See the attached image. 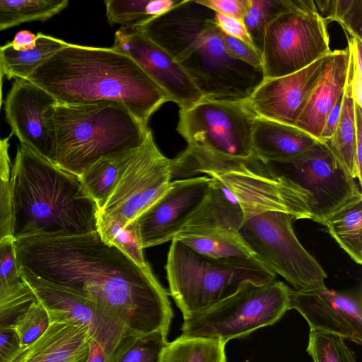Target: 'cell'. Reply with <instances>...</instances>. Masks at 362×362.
Masks as SVG:
<instances>
[{
	"instance_id": "obj_1",
	"label": "cell",
	"mask_w": 362,
	"mask_h": 362,
	"mask_svg": "<svg viewBox=\"0 0 362 362\" xmlns=\"http://www.w3.org/2000/svg\"><path fill=\"white\" fill-rule=\"evenodd\" d=\"M19 270L88 298L117 316L129 334L168 337L173 311L151 268L137 265L98 231L14 240Z\"/></svg>"
},
{
	"instance_id": "obj_2",
	"label": "cell",
	"mask_w": 362,
	"mask_h": 362,
	"mask_svg": "<svg viewBox=\"0 0 362 362\" xmlns=\"http://www.w3.org/2000/svg\"><path fill=\"white\" fill-rule=\"evenodd\" d=\"M214 13L197 0H184L163 14L133 23L184 69L203 98L248 100L264 79L262 70L230 54Z\"/></svg>"
},
{
	"instance_id": "obj_3",
	"label": "cell",
	"mask_w": 362,
	"mask_h": 362,
	"mask_svg": "<svg viewBox=\"0 0 362 362\" xmlns=\"http://www.w3.org/2000/svg\"><path fill=\"white\" fill-rule=\"evenodd\" d=\"M27 80L47 92L57 103L115 101L146 124L153 112L170 101L132 59L112 47L67 43Z\"/></svg>"
},
{
	"instance_id": "obj_4",
	"label": "cell",
	"mask_w": 362,
	"mask_h": 362,
	"mask_svg": "<svg viewBox=\"0 0 362 362\" xmlns=\"http://www.w3.org/2000/svg\"><path fill=\"white\" fill-rule=\"evenodd\" d=\"M199 171V175L209 176L211 182L178 236L239 234L246 220L268 211L310 220L308 194L255 155L218 160Z\"/></svg>"
},
{
	"instance_id": "obj_5",
	"label": "cell",
	"mask_w": 362,
	"mask_h": 362,
	"mask_svg": "<svg viewBox=\"0 0 362 362\" xmlns=\"http://www.w3.org/2000/svg\"><path fill=\"white\" fill-rule=\"evenodd\" d=\"M10 187L15 240L41 235L97 230L98 207L79 177L20 143Z\"/></svg>"
},
{
	"instance_id": "obj_6",
	"label": "cell",
	"mask_w": 362,
	"mask_h": 362,
	"mask_svg": "<svg viewBox=\"0 0 362 362\" xmlns=\"http://www.w3.org/2000/svg\"><path fill=\"white\" fill-rule=\"evenodd\" d=\"M53 125L52 163L78 177L100 159L140 146L150 130L124 105L109 100L56 103Z\"/></svg>"
},
{
	"instance_id": "obj_7",
	"label": "cell",
	"mask_w": 362,
	"mask_h": 362,
	"mask_svg": "<svg viewBox=\"0 0 362 362\" xmlns=\"http://www.w3.org/2000/svg\"><path fill=\"white\" fill-rule=\"evenodd\" d=\"M257 117L247 100L202 98L180 110L177 131L187 146L172 159V179L198 177L202 168L215 161L253 156L252 133Z\"/></svg>"
},
{
	"instance_id": "obj_8",
	"label": "cell",
	"mask_w": 362,
	"mask_h": 362,
	"mask_svg": "<svg viewBox=\"0 0 362 362\" xmlns=\"http://www.w3.org/2000/svg\"><path fill=\"white\" fill-rule=\"evenodd\" d=\"M165 270L170 294L183 320L230 296L245 282L276 279L253 257L213 259L176 238L171 240Z\"/></svg>"
},
{
	"instance_id": "obj_9",
	"label": "cell",
	"mask_w": 362,
	"mask_h": 362,
	"mask_svg": "<svg viewBox=\"0 0 362 362\" xmlns=\"http://www.w3.org/2000/svg\"><path fill=\"white\" fill-rule=\"evenodd\" d=\"M291 288L276 279L247 281L230 296L183 320L182 335L220 340L243 337L277 322L289 310Z\"/></svg>"
},
{
	"instance_id": "obj_10",
	"label": "cell",
	"mask_w": 362,
	"mask_h": 362,
	"mask_svg": "<svg viewBox=\"0 0 362 362\" xmlns=\"http://www.w3.org/2000/svg\"><path fill=\"white\" fill-rule=\"evenodd\" d=\"M327 28L314 0H286V8L265 28L261 52L264 78L294 73L329 54Z\"/></svg>"
},
{
	"instance_id": "obj_11",
	"label": "cell",
	"mask_w": 362,
	"mask_h": 362,
	"mask_svg": "<svg viewBox=\"0 0 362 362\" xmlns=\"http://www.w3.org/2000/svg\"><path fill=\"white\" fill-rule=\"evenodd\" d=\"M293 220L291 214L268 211L246 220L238 233L253 257L294 290L325 287L327 274L298 239Z\"/></svg>"
},
{
	"instance_id": "obj_12",
	"label": "cell",
	"mask_w": 362,
	"mask_h": 362,
	"mask_svg": "<svg viewBox=\"0 0 362 362\" xmlns=\"http://www.w3.org/2000/svg\"><path fill=\"white\" fill-rule=\"evenodd\" d=\"M265 163L308 194L310 220L322 225L332 213L361 192L356 180L344 170L323 142L317 141L293 158Z\"/></svg>"
},
{
	"instance_id": "obj_13",
	"label": "cell",
	"mask_w": 362,
	"mask_h": 362,
	"mask_svg": "<svg viewBox=\"0 0 362 362\" xmlns=\"http://www.w3.org/2000/svg\"><path fill=\"white\" fill-rule=\"evenodd\" d=\"M171 173L172 159L160 151L150 129L134 149L98 216L126 226L165 194Z\"/></svg>"
},
{
	"instance_id": "obj_14",
	"label": "cell",
	"mask_w": 362,
	"mask_h": 362,
	"mask_svg": "<svg viewBox=\"0 0 362 362\" xmlns=\"http://www.w3.org/2000/svg\"><path fill=\"white\" fill-rule=\"evenodd\" d=\"M21 279L30 287L46 309L50 323L66 322L84 328L107 356L120 339L129 334L123 322L93 302L34 274L19 270Z\"/></svg>"
},
{
	"instance_id": "obj_15",
	"label": "cell",
	"mask_w": 362,
	"mask_h": 362,
	"mask_svg": "<svg viewBox=\"0 0 362 362\" xmlns=\"http://www.w3.org/2000/svg\"><path fill=\"white\" fill-rule=\"evenodd\" d=\"M111 47L132 59L180 110L188 109L203 98L184 69L134 23L115 32Z\"/></svg>"
},
{
	"instance_id": "obj_16",
	"label": "cell",
	"mask_w": 362,
	"mask_h": 362,
	"mask_svg": "<svg viewBox=\"0 0 362 362\" xmlns=\"http://www.w3.org/2000/svg\"><path fill=\"white\" fill-rule=\"evenodd\" d=\"M56 102L45 90L27 79L16 78L4 102L6 120L20 143L53 161V110Z\"/></svg>"
},
{
	"instance_id": "obj_17",
	"label": "cell",
	"mask_w": 362,
	"mask_h": 362,
	"mask_svg": "<svg viewBox=\"0 0 362 362\" xmlns=\"http://www.w3.org/2000/svg\"><path fill=\"white\" fill-rule=\"evenodd\" d=\"M297 310L310 329L339 335L362 343L361 289L336 291L327 286L290 290L289 310Z\"/></svg>"
},
{
	"instance_id": "obj_18",
	"label": "cell",
	"mask_w": 362,
	"mask_h": 362,
	"mask_svg": "<svg viewBox=\"0 0 362 362\" xmlns=\"http://www.w3.org/2000/svg\"><path fill=\"white\" fill-rule=\"evenodd\" d=\"M210 182L207 175L171 182L165 194L134 220L144 249L172 240L180 232Z\"/></svg>"
},
{
	"instance_id": "obj_19",
	"label": "cell",
	"mask_w": 362,
	"mask_h": 362,
	"mask_svg": "<svg viewBox=\"0 0 362 362\" xmlns=\"http://www.w3.org/2000/svg\"><path fill=\"white\" fill-rule=\"evenodd\" d=\"M328 54L294 73L264 78L247 100L257 117L295 126L322 75Z\"/></svg>"
},
{
	"instance_id": "obj_20",
	"label": "cell",
	"mask_w": 362,
	"mask_h": 362,
	"mask_svg": "<svg viewBox=\"0 0 362 362\" xmlns=\"http://www.w3.org/2000/svg\"><path fill=\"white\" fill-rule=\"evenodd\" d=\"M351 70L352 59L348 47L332 51L295 127L319 141L325 119L342 96Z\"/></svg>"
},
{
	"instance_id": "obj_21",
	"label": "cell",
	"mask_w": 362,
	"mask_h": 362,
	"mask_svg": "<svg viewBox=\"0 0 362 362\" xmlns=\"http://www.w3.org/2000/svg\"><path fill=\"white\" fill-rule=\"evenodd\" d=\"M90 339L83 327L52 322L40 337L21 347L9 362H87Z\"/></svg>"
},
{
	"instance_id": "obj_22",
	"label": "cell",
	"mask_w": 362,
	"mask_h": 362,
	"mask_svg": "<svg viewBox=\"0 0 362 362\" xmlns=\"http://www.w3.org/2000/svg\"><path fill=\"white\" fill-rule=\"evenodd\" d=\"M317 140L295 126L257 117L252 133L254 155L262 162L286 160L313 146Z\"/></svg>"
},
{
	"instance_id": "obj_23",
	"label": "cell",
	"mask_w": 362,
	"mask_h": 362,
	"mask_svg": "<svg viewBox=\"0 0 362 362\" xmlns=\"http://www.w3.org/2000/svg\"><path fill=\"white\" fill-rule=\"evenodd\" d=\"M339 246L358 264L362 263V193L356 194L322 224Z\"/></svg>"
},
{
	"instance_id": "obj_24",
	"label": "cell",
	"mask_w": 362,
	"mask_h": 362,
	"mask_svg": "<svg viewBox=\"0 0 362 362\" xmlns=\"http://www.w3.org/2000/svg\"><path fill=\"white\" fill-rule=\"evenodd\" d=\"M351 72L344 88L341 111L338 124L332 138L324 143L328 146L344 170L351 177L358 180V185L361 187L362 179L358 175L356 163V130L355 103L350 86Z\"/></svg>"
},
{
	"instance_id": "obj_25",
	"label": "cell",
	"mask_w": 362,
	"mask_h": 362,
	"mask_svg": "<svg viewBox=\"0 0 362 362\" xmlns=\"http://www.w3.org/2000/svg\"><path fill=\"white\" fill-rule=\"evenodd\" d=\"M65 41L38 33L34 48L16 50L11 42L0 47V59L8 79H27L47 59L66 45Z\"/></svg>"
},
{
	"instance_id": "obj_26",
	"label": "cell",
	"mask_w": 362,
	"mask_h": 362,
	"mask_svg": "<svg viewBox=\"0 0 362 362\" xmlns=\"http://www.w3.org/2000/svg\"><path fill=\"white\" fill-rule=\"evenodd\" d=\"M134 148L100 159L78 177L99 210L105 205Z\"/></svg>"
},
{
	"instance_id": "obj_27",
	"label": "cell",
	"mask_w": 362,
	"mask_h": 362,
	"mask_svg": "<svg viewBox=\"0 0 362 362\" xmlns=\"http://www.w3.org/2000/svg\"><path fill=\"white\" fill-rule=\"evenodd\" d=\"M226 344L214 339L181 334L168 341L159 362H226Z\"/></svg>"
},
{
	"instance_id": "obj_28",
	"label": "cell",
	"mask_w": 362,
	"mask_h": 362,
	"mask_svg": "<svg viewBox=\"0 0 362 362\" xmlns=\"http://www.w3.org/2000/svg\"><path fill=\"white\" fill-rule=\"evenodd\" d=\"M68 5L67 0H0V30L24 23L47 21Z\"/></svg>"
},
{
	"instance_id": "obj_29",
	"label": "cell",
	"mask_w": 362,
	"mask_h": 362,
	"mask_svg": "<svg viewBox=\"0 0 362 362\" xmlns=\"http://www.w3.org/2000/svg\"><path fill=\"white\" fill-rule=\"evenodd\" d=\"M168 337L161 332L124 336L105 362H159Z\"/></svg>"
},
{
	"instance_id": "obj_30",
	"label": "cell",
	"mask_w": 362,
	"mask_h": 362,
	"mask_svg": "<svg viewBox=\"0 0 362 362\" xmlns=\"http://www.w3.org/2000/svg\"><path fill=\"white\" fill-rule=\"evenodd\" d=\"M97 231L105 243L117 247L137 265L150 267L134 221L123 227L112 219L98 216Z\"/></svg>"
},
{
	"instance_id": "obj_31",
	"label": "cell",
	"mask_w": 362,
	"mask_h": 362,
	"mask_svg": "<svg viewBox=\"0 0 362 362\" xmlns=\"http://www.w3.org/2000/svg\"><path fill=\"white\" fill-rule=\"evenodd\" d=\"M180 1L107 0L104 4L107 22L111 25H126L163 14Z\"/></svg>"
},
{
	"instance_id": "obj_32",
	"label": "cell",
	"mask_w": 362,
	"mask_h": 362,
	"mask_svg": "<svg viewBox=\"0 0 362 362\" xmlns=\"http://www.w3.org/2000/svg\"><path fill=\"white\" fill-rule=\"evenodd\" d=\"M175 238L198 253L213 259L253 257L251 251L239 234L211 236L182 235Z\"/></svg>"
},
{
	"instance_id": "obj_33",
	"label": "cell",
	"mask_w": 362,
	"mask_h": 362,
	"mask_svg": "<svg viewBox=\"0 0 362 362\" xmlns=\"http://www.w3.org/2000/svg\"><path fill=\"white\" fill-rule=\"evenodd\" d=\"M314 1L318 13L326 23L337 21L351 37L362 40L361 0H316Z\"/></svg>"
},
{
	"instance_id": "obj_34",
	"label": "cell",
	"mask_w": 362,
	"mask_h": 362,
	"mask_svg": "<svg viewBox=\"0 0 362 362\" xmlns=\"http://www.w3.org/2000/svg\"><path fill=\"white\" fill-rule=\"evenodd\" d=\"M306 351L313 362H357L344 339L327 332L310 329Z\"/></svg>"
},
{
	"instance_id": "obj_35",
	"label": "cell",
	"mask_w": 362,
	"mask_h": 362,
	"mask_svg": "<svg viewBox=\"0 0 362 362\" xmlns=\"http://www.w3.org/2000/svg\"><path fill=\"white\" fill-rule=\"evenodd\" d=\"M249 10L243 22L256 49L262 52L265 28L286 6V0H250Z\"/></svg>"
},
{
	"instance_id": "obj_36",
	"label": "cell",
	"mask_w": 362,
	"mask_h": 362,
	"mask_svg": "<svg viewBox=\"0 0 362 362\" xmlns=\"http://www.w3.org/2000/svg\"><path fill=\"white\" fill-rule=\"evenodd\" d=\"M50 325L48 313L37 300L23 310L12 324L21 346H26L40 337Z\"/></svg>"
},
{
	"instance_id": "obj_37",
	"label": "cell",
	"mask_w": 362,
	"mask_h": 362,
	"mask_svg": "<svg viewBox=\"0 0 362 362\" xmlns=\"http://www.w3.org/2000/svg\"><path fill=\"white\" fill-rule=\"evenodd\" d=\"M37 300L33 290L23 280L16 287L1 289L0 325H12L18 315Z\"/></svg>"
},
{
	"instance_id": "obj_38",
	"label": "cell",
	"mask_w": 362,
	"mask_h": 362,
	"mask_svg": "<svg viewBox=\"0 0 362 362\" xmlns=\"http://www.w3.org/2000/svg\"><path fill=\"white\" fill-rule=\"evenodd\" d=\"M23 281L18 269L13 238L0 243V283L7 288L18 286Z\"/></svg>"
},
{
	"instance_id": "obj_39",
	"label": "cell",
	"mask_w": 362,
	"mask_h": 362,
	"mask_svg": "<svg viewBox=\"0 0 362 362\" xmlns=\"http://www.w3.org/2000/svg\"><path fill=\"white\" fill-rule=\"evenodd\" d=\"M221 37L227 50L232 57L255 69L262 70V59L259 52L222 31Z\"/></svg>"
},
{
	"instance_id": "obj_40",
	"label": "cell",
	"mask_w": 362,
	"mask_h": 362,
	"mask_svg": "<svg viewBox=\"0 0 362 362\" xmlns=\"http://www.w3.org/2000/svg\"><path fill=\"white\" fill-rule=\"evenodd\" d=\"M13 238V206L9 180L0 176V243Z\"/></svg>"
},
{
	"instance_id": "obj_41",
	"label": "cell",
	"mask_w": 362,
	"mask_h": 362,
	"mask_svg": "<svg viewBox=\"0 0 362 362\" xmlns=\"http://www.w3.org/2000/svg\"><path fill=\"white\" fill-rule=\"evenodd\" d=\"M214 12L243 21L247 14L250 0H197Z\"/></svg>"
},
{
	"instance_id": "obj_42",
	"label": "cell",
	"mask_w": 362,
	"mask_h": 362,
	"mask_svg": "<svg viewBox=\"0 0 362 362\" xmlns=\"http://www.w3.org/2000/svg\"><path fill=\"white\" fill-rule=\"evenodd\" d=\"M214 21L223 33L236 38L256 49L243 21L215 12Z\"/></svg>"
},
{
	"instance_id": "obj_43",
	"label": "cell",
	"mask_w": 362,
	"mask_h": 362,
	"mask_svg": "<svg viewBox=\"0 0 362 362\" xmlns=\"http://www.w3.org/2000/svg\"><path fill=\"white\" fill-rule=\"evenodd\" d=\"M21 348L18 336L13 327L0 325V362H9Z\"/></svg>"
},
{
	"instance_id": "obj_44",
	"label": "cell",
	"mask_w": 362,
	"mask_h": 362,
	"mask_svg": "<svg viewBox=\"0 0 362 362\" xmlns=\"http://www.w3.org/2000/svg\"><path fill=\"white\" fill-rule=\"evenodd\" d=\"M343 95L344 93L327 115L320 136L319 141L324 143L332 138L340 117Z\"/></svg>"
},
{
	"instance_id": "obj_45",
	"label": "cell",
	"mask_w": 362,
	"mask_h": 362,
	"mask_svg": "<svg viewBox=\"0 0 362 362\" xmlns=\"http://www.w3.org/2000/svg\"><path fill=\"white\" fill-rule=\"evenodd\" d=\"M356 163L359 177L362 179V108L355 104Z\"/></svg>"
},
{
	"instance_id": "obj_46",
	"label": "cell",
	"mask_w": 362,
	"mask_h": 362,
	"mask_svg": "<svg viewBox=\"0 0 362 362\" xmlns=\"http://www.w3.org/2000/svg\"><path fill=\"white\" fill-rule=\"evenodd\" d=\"M9 139L0 138V176L6 180H10L11 163L8 155Z\"/></svg>"
},
{
	"instance_id": "obj_47",
	"label": "cell",
	"mask_w": 362,
	"mask_h": 362,
	"mask_svg": "<svg viewBox=\"0 0 362 362\" xmlns=\"http://www.w3.org/2000/svg\"><path fill=\"white\" fill-rule=\"evenodd\" d=\"M11 43L16 50L30 49L35 46L36 35L28 30L20 31L16 33Z\"/></svg>"
},
{
	"instance_id": "obj_48",
	"label": "cell",
	"mask_w": 362,
	"mask_h": 362,
	"mask_svg": "<svg viewBox=\"0 0 362 362\" xmlns=\"http://www.w3.org/2000/svg\"><path fill=\"white\" fill-rule=\"evenodd\" d=\"M350 86L355 104L362 108V72L356 69L354 64L350 78Z\"/></svg>"
},
{
	"instance_id": "obj_49",
	"label": "cell",
	"mask_w": 362,
	"mask_h": 362,
	"mask_svg": "<svg viewBox=\"0 0 362 362\" xmlns=\"http://www.w3.org/2000/svg\"><path fill=\"white\" fill-rule=\"evenodd\" d=\"M107 357L105 350L97 341L90 339L87 362H105Z\"/></svg>"
},
{
	"instance_id": "obj_50",
	"label": "cell",
	"mask_w": 362,
	"mask_h": 362,
	"mask_svg": "<svg viewBox=\"0 0 362 362\" xmlns=\"http://www.w3.org/2000/svg\"><path fill=\"white\" fill-rule=\"evenodd\" d=\"M4 75V69H3L1 61L0 59V110H1V102H2V83H3Z\"/></svg>"
},
{
	"instance_id": "obj_51",
	"label": "cell",
	"mask_w": 362,
	"mask_h": 362,
	"mask_svg": "<svg viewBox=\"0 0 362 362\" xmlns=\"http://www.w3.org/2000/svg\"><path fill=\"white\" fill-rule=\"evenodd\" d=\"M4 288H5V287H4V286H2V284L0 283V291H1V289H3Z\"/></svg>"
}]
</instances>
